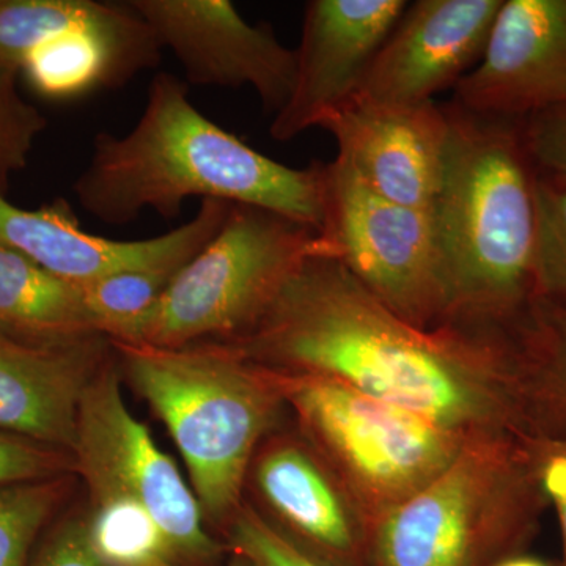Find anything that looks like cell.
Here are the masks:
<instances>
[{
	"label": "cell",
	"mask_w": 566,
	"mask_h": 566,
	"mask_svg": "<svg viewBox=\"0 0 566 566\" xmlns=\"http://www.w3.org/2000/svg\"><path fill=\"white\" fill-rule=\"evenodd\" d=\"M17 80L0 71V192L28 167L33 145L48 126V118L20 95Z\"/></svg>",
	"instance_id": "cb8c5ba5"
},
{
	"label": "cell",
	"mask_w": 566,
	"mask_h": 566,
	"mask_svg": "<svg viewBox=\"0 0 566 566\" xmlns=\"http://www.w3.org/2000/svg\"><path fill=\"white\" fill-rule=\"evenodd\" d=\"M271 371L283 403L293 409L308 444L337 476L367 531L442 474L469 444L337 379Z\"/></svg>",
	"instance_id": "52a82bcc"
},
{
	"label": "cell",
	"mask_w": 566,
	"mask_h": 566,
	"mask_svg": "<svg viewBox=\"0 0 566 566\" xmlns=\"http://www.w3.org/2000/svg\"><path fill=\"white\" fill-rule=\"evenodd\" d=\"M145 566H178V565L175 564V562H172V560H156V562H153V564H148ZM230 566H252V565L248 564V562L243 560V558L237 557V558H234L232 564H230Z\"/></svg>",
	"instance_id": "4dcf8cb0"
},
{
	"label": "cell",
	"mask_w": 566,
	"mask_h": 566,
	"mask_svg": "<svg viewBox=\"0 0 566 566\" xmlns=\"http://www.w3.org/2000/svg\"><path fill=\"white\" fill-rule=\"evenodd\" d=\"M172 52L189 84L249 87L274 115L289 102L296 52L266 22L251 24L229 0H129Z\"/></svg>",
	"instance_id": "30bf717a"
},
{
	"label": "cell",
	"mask_w": 566,
	"mask_h": 566,
	"mask_svg": "<svg viewBox=\"0 0 566 566\" xmlns=\"http://www.w3.org/2000/svg\"><path fill=\"white\" fill-rule=\"evenodd\" d=\"M226 344L274 370L337 379L468 442L560 431L513 333L420 329L331 256H312L260 323Z\"/></svg>",
	"instance_id": "6da1fadb"
},
{
	"label": "cell",
	"mask_w": 566,
	"mask_h": 566,
	"mask_svg": "<svg viewBox=\"0 0 566 566\" xmlns=\"http://www.w3.org/2000/svg\"><path fill=\"white\" fill-rule=\"evenodd\" d=\"M312 256L333 259L312 227L232 205L221 230L175 275L134 345L180 348L243 337Z\"/></svg>",
	"instance_id": "8992f818"
},
{
	"label": "cell",
	"mask_w": 566,
	"mask_h": 566,
	"mask_svg": "<svg viewBox=\"0 0 566 566\" xmlns=\"http://www.w3.org/2000/svg\"><path fill=\"white\" fill-rule=\"evenodd\" d=\"M70 475L0 488V566H25L36 536L65 501Z\"/></svg>",
	"instance_id": "7402d4cb"
},
{
	"label": "cell",
	"mask_w": 566,
	"mask_h": 566,
	"mask_svg": "<svg viewBox=\"0 0 566 566\" xmlns=\"http://www.w3.org/2000/svg\"><path fill=\"white\" fill-rule=\"evenodd\" d=\"M513 333L547 406L566 428V303L534 297Z\"/></svg>",
	"instance_id": "ffe728a7"
},
{
	"label": "cell",
	"mask_w": 566,
	"mask_h": 566,
	"mask_svg": "<svg viewBox=\"0 0 566 566\" xmlns=\"http://www.w3.org/2000/svg\"><path fill=\"white\" fill-rule=\"evenodd\" d=\"M114 356L99 334L33 344L0 333V430L73 452L82 397Z\"/></svg>",
	"instance_id": "e0dca14e"
},
{
	"label": "cell",
	"mask_w": 566,
	"mask_h": 566,
	"mask_svg": "<svg viewBox=\"0 0 566 566\" xmlns=\"http://www.w3.org/2000/svg\"><path fill=\"white\" fill-rule=\"evenodd\" d=\"M232 203L203 200L196 216L150 240L117 241L85 232L69 205L24 210L0 192V245L13 249L63 281L85 286L107 275L191 262L229 218Z\"/></svg>",
	"instance_id": "8fae6325"
},
{
	"label": "cell",
	"mask_w": 566,
	"mask_h": 566,
	"mask_svg": "<svg viewBox=\"0 0 566 566\" xmlns=\"http://www.w3.org/2000/svg\"><path fill=\"white\" fill-rule=\"evenodd\" d=\"M112 345L129 385L172 436L205 521L229 524L264 434L285 406L273 371L222 342Z\"/></svg>",
	"instance_id": "277c9868"
},
{
	"label": "cell",
	"mask_w": 566,
	"mask_h": 566,
	"mask_svg": "<svg viewBox=\"0 0 566 566\" xmlns=\"http://www.w3.org/2000/svg\"><path fill=\"white\" fill-rule=\"evenodd\" d=\"M453 104L517 120L566 106V0H504Z\"/></svg>",
	"instance_id": "9a60e30c"
},
{
	"label": "cell",
	"mask_w": 566,
	"mask_h": 566,
	"mask_svg": "<svg viewBox=\"0 0 566 566\" xmlns=\"http://www.w3.org/2000/svg\"><path fill=\"white\" fill-rule=\"evenodd\" d=\"M436 226L449 279L446 326L509 333L535 296L536 169L523 120L452 104Z\"/></svg>",
	"instance_id": "3957f363"
},
{
	"label": "cell",
	"mask_w": 566,
	"mask_h": 566,
	"mask_svg": "<svg viewBox=\"0 0 566 566\" xmlns=\"http://www.w3.org/2000/svg\"><path fill=\"white\" fill-rule=\"evenodd\" d=\"M337 158L389 202L433 210L450 142L447 107L434 102L386 106L354 99L323 123Z\"/></svg>",
	"instance_id": "5bb4252c"
},
{
	"label": "cell",
	"mask_w": 566,
	"mask_h": 566,
	"mask_svg": "<svg viewBox=\"0 0 566 566\" xmlns=\"http://www.w3.org/2000/svg\"><path fill=\"white\" fill-rule=\"evenodd\" d=\"M227 528L234 556L252 566H329L294 545L251 505H241Z\"/></svg>",
	"instance_id": "d4e9b609"
},
{
	"label": "cell",
	"mask_w": 566,
	"mask_h": 566,
	"mask_svg": "<svg viewBox=\"0 0 566 566\" xmlns=\"http://www.w3.org/2000/svg\"><path fill=\"white\" fill-rule=\"evenodd\" d=\"M77 202L107 226L145 210L178 218L189 199L262 208L319 232L323 163L283 166L226 132L197 109L188 84L158 73L139 122L125 136L98 133L91 161L73 186Z\"/></svg>",
	"instance_id": "7a4b0ae2"
},
{
	"label": "cell",
	"mask_w": 566,
	"mask_h": 566,
	"mask_svg": "<svg viewBox=\"0 0 566 566\" xmlns=\"http://www.w3.org/2000/svg\"><path fill=\"white\" fill-rule=\"evenodd\" d=\"M534 444L469 442L442 474L368 527L367 566H493L515 554L546 505Z\"/></svg>",
	"instance_id": "5b68a950"
},
{
	"label": "cell",
	"mask_w": 566,
	"mask_h": 566,
	"mask_svg": "<svg viewBox=\"0 0 566 566\" xmlns=\"http://www.w3.org/2000/svg\"><path fill=\"white\" fill-rule=\"evenodd\" d=\"M31 566H107L93 549L87 520L70 516L48 535Z\"/></svg>",
	"instance_id": "f1b7e54d"
},
{
	"label": "cell",
	"mask_w": 566,
	"mask_h": 566,
	"mask_svg": "<svg viewBox=\"0 0 566 566\" xmlns=\"http://www.w3.org/2000/svg\"><path fill=\"white\" fill-rule=\"evenodd\" d=\"M71 474L76 468L70 452L0 430V488Z\"/></svg>",
	"instance_id": "484cf974"
},
{
	"label": "cell",
	"mask_w": 566,
	"mask_h": 566,
	"mask_svg": "<svg viewBox=\"0 0 566 566\" xmlns=\"http://www.w3.org/2000/svg\"><path fill=\"white\" fill-rule=\"evenodd\" d=\"M535 296L566 303V180L536 172Z\"/></svg>",
	"instance_id": "603a6c76"
},
{
	"label": "cell",
	"mask_w": 566,
	"mask_h": 566,
	"mask_svg": "<svg viewBox=\"0 0 566 566\" xmlns=\"http://www.w3.org/2000/svg\"><path fill=\"white\" fill-rule=\"evenodd\" d=\"M251 474L273 526L294 545L329 566H367V526L314 447L271 439L253 458Z\"/></svg>",
	"instance_id": "2e32d148"
},
{
	"label": "cell",
	"mask_w": 566,
	"mask_h": 566,
	"mask_svg": "<svg viewBox=\"0 0 566 566\" xmlns=\"http://www.w3.org/2000/svg\"><path fill=\"white\" fill-rule=\"evenodd\" d=\"M0 333L33 344H61L96 331L81 286L0 245Z\"/></svg>",
	"instance_id": "ac0fdd59"
},
{
	"label": "cell",
	"mask_w": 566,
	"mask_h": 566,
	"mask_svg": "<svg viewBox=\"0 0 566 566\" xmlns=\"http://www.w3.org/2000/svg\"><path fill=\"white\" fill-rule=\"evenodd\" d=\"M406 0H311L305 3L296 76L274 115L271 137L286 142L322 128L356 99L376 54L408 7Z\"/></svg>",
	"instance_id": "7c38bea8"
},
{
	"label": "cell",
	"mask_w": 566,
	"mask_h": 566,
	"mask_svg": "<svg viewBox=\"0 0 566 566\" xmlns=\"http://www.w3.org/2000/svg\"><path fill=\"white\" fill-rule=\"evenodd\" d=\"M532 460L539 493L557 513L566 566V430L538 439L532 446Z\"/></svg>",
	"instance_id": "83f0119b"
},
{
	"label": "cell",
	"mask_w": 566,
	"mask_h": 566,
	"mask_svg": "<svg viewBox=\"0 0 566 566\" xmlns=\"http://www.w3.org/2000/svg\"><path fill=\"white\" fill-rule=\"evenodd\" d=\"M523 133L536 172L566 180V106L523 118Z\"/></svg>",
	"instance_id": "4316f807"
},
{
	"label": "cell",
	"mask_w": 566,
	"mask_h": 566,
	"mask_svg": "<svg viewBox=\"0 0 566 566\" xmlns=\"http://www.w3.org/2000/svg\"><path fill=\"white\" fill-rule=\"evenodd\" d=\"M181 268L123 271L82 286L96 334L112 344H137L142 327Z\"/></svg>",
	"instance_id": "d6986e66"
},
{
	"label": "cell",
	"mask_w": 566,
	"mask_h": 566,
	"mask_svg": "<svg viewBox=\"0 0 566 566\" xmlns=\"http://www.w3.org/2000/svg\"><path fill=\"white\" fill-rule=\"evenodd\" d=\"M493 566H549L545 562L538 560L535 557L520 556V554H512V556L502 558Z\"/></svg>",
	"instance_id": "f546056e"
},
{
	"label": "cell",
	"mask_w": 566,
	"mask_h": 566,
	"mask_svg": "<svg viewBox=\"0 0 566 566\" xmlns=\"http://www.w3.org/2000/svg\"><path fill=\"white\" fill-rule=\"evenodd\" d=\"M92 505L87 517L88 538L104 564L145 566L156 560H172L161 527L144 506L125 501Z\"/></svg>",
	"instance_id": "44dd1931"
},
{
	"label": "cell",
	"mask_w": 566,
	"mask_h": 566,
	"mask_svg": "<svg viewBox=\"0 0 566 566\" xmlns=\"http://www.w3.org/2000/svg\"><path fill=\"white\" fill-rule=\"evenodd\" d=\"M323 172L319 234L333 259L405 322L428 331L446 326L449 279L434 211L382 199L337 156Z\"/></svg>",
	"instance_id": "ba28073f"
},
{
	"label": "cell",
	"mask_w": 566,
	"mask_h": 566,
	"mask_svg": "<svg viewBox=\"0 0 566 566\" xmlns=\"http://www.w3.org/2000/svg\"><path fill=\"white\" fill-rule=\"evenodd\" d=\"M115 357L117 353L82 397L71 452L76 474L84 479L92 504L125 501L144 506L161 527L175 564L210 562L219 546L205 528L196 493L129 411Z\"/></svg>",
	"instance_id": "9c48e42d"
},
{
	"label": "cell",
	"mask_w": 566,
	"mask_h": 566,
	"mask_svg": "<svg viewBox=\"0 0 566 566\" xmlns=\"http://www.w3.org/2000/svg\"><path fill=\"white\" fill-rule=\"evenodd\" d=\"M504 0L408 3L365 74L356 99L386 106L433 102L455 88L486 50Z\"/></svg>",
	"instance_id": "4fadbf2b"
}]
</instances>
